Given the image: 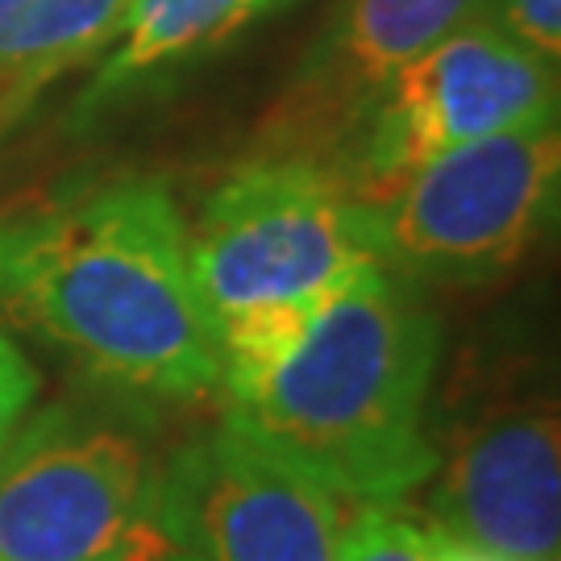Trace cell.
Masks as SVG:
<instances>
[{
  "mask_svg": "<svg viewBox=\"0 0 561 561\" xmlns=\"http://www.w3.org/2000/svg\"><path fill=\"white\" fill-rule=\"evenodd\" d=\"M259 9L262 0H129L117 38L108 42V59L76 101V125L101 117L129 88H138L162 67L187 59L204 46H217Z\"/></svg>",
  "mask_w": 561,
  "mask_h": 561,
  "instance_id": "obj_10",
  "label": "cell"
},
{
  "mask_svg": "<svg viewBox=\"0 0 561 561\" xmlns=\"http://www.w3.org/2000/svg\"><path fill=\"white\" fill-rule=\"evenodd\" d=\"M553 117V62L474 18L382 88L329 171L354 201H370L445 150Z\"/></svg>",
  "mask_w": 561,
  "mask_h": 561,
  "instance_id": "obj_6",
  "label": "cell"
},
{
  "mask_svg": "<svg viewBox=\"0 0 561 561\" xmlns=\"http://www.w3.org/2000/svg\"><path fill=\"white\" fill-rule=\"evenodd\" d=\"M345 524L350 503L225 424L162 466L167 561H341Z\"/></svg>",
  "mask_w": 561,
  "mask_h": 561,
  "instance_id": "obj_7",
  "label": "cell"
},
{
  "mask_svg": "<svg viewBox=\"0 0 561 561\" xmlns=\"http://www.w3.org/2000/svg\"><path fill=\"white\" fill-rule=\"evenodd\" d=\"M34 400H38V370L0 333V445L9 442L13 428L30 416Z\"/></svg>",
  "mask_w": 561,
  "mask_h": 561,
  "instance_id": "obj_14",
  "label": "cell"
},
{
  "mask_svg": "<svg viewBox=\"0 0 561 561\" xmlns=\"http://www.w3.org/2000/svg\"><path fill=\"white\" fill-rule=\"evenodd\" d=\"M262 4H266V0H262Z\"/></svg>",
  "mask_w": 561,
  "mask_h": 561,
  "instance_id": "obj_18",
  "label": "cell"
},
{
  "mask_svg": "<svg viewBox=\"0 0 561 561\" xmlns=\"http://www.w3.org/2000/svg\"><path fill=\"white\" fill-rule=\"evenodd\" d=\"M375 225L337 175L271 154L238 167L187 225V266L221 333L308 312L375 266Z\"/></svg>",
  "mask_w": 561,
  "mask_h": 561,
  "instance_id": "obj_3",
  "label": "cell"
},
{
  "mask_svg": "<svg viewBox=\"0 0 561 561\" xmlns=\"http://www.w3.org/2000/svg\"><path fill=\"white\" fill-rule=\"evenodd\" d=\"M482 4L486 0H341V13L266 117L275 154L308 159V150L341 146L382 88L466 21L482 18Z\"/></svg>",
  "mask_w": 561,
  "mask_h": 561,
  "instance_id": "obj_9",
  "label": "cell"
},
{
  "mask_svg": "<svg viewBox=\"0 0 561 561\" xmlns=\"http://www.w3.org/2000/svg\"><path fill=\"white\" fill-rule=\"evenodd\" d=\"M558 117L466 141L366 204L375 250L403 279H482L507 271L558 208Z\"/></svg>",
  "mask_w": 561,
  "mask_h": 561,
  "instance_id": "obj_5",
  "label": "cell"
},
{
  "mask_svg": "<svg viewBox=\"0 0 561 561\" xmlns=\"http://www.w3.org/2000/svg\"><path fill=\"white\" fill-rule=\"evenodd\" d=\"M266 4H287V0H266ZM266 4H262V9H266Z\"/></svg>",
  "mask_w": 561,
  "mask_h": 561,
  "instance_id": "obj_17",
  "label": "cell"
},
{
  "mask_svg": "<svg viewBox=\"0 0 561 561\" xmlns=\"http://www.w3.org/2000/svg\"><path fill=\"white\" fill-rule=\"evenodd\" d=\"M428 533H433L437 561H503V558H495V553H482V549H474V545H461V541H454V537H442L437 528H428Z\"/></svg>",
  "mask_w": 561,
  "mask_h": 561,
  "instance_id": "obj_16",
  "label": "cell"
},
{
  "mask_svg": "<svg viewBox=\"0 0 561 561\" xmlns=\"http://www.w3.org/2000/svg\"><path fill=\"white\" fill-rule=\"evenodd\" d=\"M25 9H30V0H0V76L9 67V55H13V42H18Z\"/></svg>",
  "mask_w": 561,
  "mask_h": 561,
  "instance_id": "obj_15",
  "label": "cell"
},
{
  "mask_svg": "<svg viewBox=\"0 0 561 561\" xmlns=\"http://www.w3.org/2000/svg\"><path fill=\"white\" fill-rule=\"evenodd\" d=\"M0 561H167L162 461L117 424L25 416L0 445Z\"/></svg>",
  "mask_w": 561,
  "mask_h": 561,
  "instance_id": "obj_4",
  "label": "cell"
},
{
  "mask_svg": "<svg viewBox=\"0 0 561 561\" xmlns=\"http://www.w3.org/2000/svg\"><path fill=\"white\" fill-rule=\"evenodd\" d=\"M341 561H437V549L400 503H362L350 507Z\"/></svg>",
  "mask_w": 561,
  "mask_h": 561,
  "instance_id": "obj_12",
  "label": "cell"
},
{
  "mask_svg": "<svg viewBox=\"0 0 561 561\" xmlns=\"http://www.w3.org/2000/svg\"><path fill=\"white\" fill-rule=\"evenodd\" d=\"M433 528L503 561L561 558V442L553 403L479 421L433 466Z\"/></svg>",
  "mask_w": 561,
  "mask_h": 561,
  "instance_id": "obj_8",
  "label": "cell"
},
{
  "mask_svg": "<svg viewBox=\"0 0 561 561\" xmlns=\"http://www.w3.org/2000/svg\"><path fill=\"white\" fill-rule=\"evenodd\" d=\"M482 21H491L537 59L558 62L561 55V0H486Z\"/></svg>",
  "mask_w": 561,
  "mask_h": 561,
  "instance_id": "obj_13",
  "label": "cell"
},
{
  "mask_svg": "<svg viewBox=\"0 0 561 561\" xmlns=\"http://www.w3.org/2000/svg\"><path fill=\"white\" fill-rule=\"evenodd\" d=\"M0 308L96 379L154 400L221 387V341L162 180L125 175L0 225Z\"/></svg>",
  "mask_w": 561,
  "mask_h": 561,
  "instance_id": "obj_2",
  "label": "cell"
},
{
  "mask_svg": "<svg viewBox=\"0 0 561 561\" xmlns=\"http://www.w3.org/2000/svg\"><path fill=\"white\" fill-rule=\"evenodd\" d=\"M125 9L129 0H30L0 76V129H9L38 101L46 83L117 38Z\"/></svg>",
  "mask_w": 561,
  "mask_h": 561,
  "instance_id": "obj_11",
  "label": "cell"
},
{
  "mask_svg": "<svg viewBox=\"0 0 561 561\" xmlns=\"http://www.w3.org/2000/svg\"><path fill=\"white\" fill-rule=\"evenodd\" d=\"M442 329L412 279L382 262L321 300L279 350L221 366V424L350 507L428 482L424 433Z\"/></svg>",
  "mask_w": 561,
  "mask_h": 561,
  "instance_id": "obj_1",
  "label": "cell"
}]
</instances>
